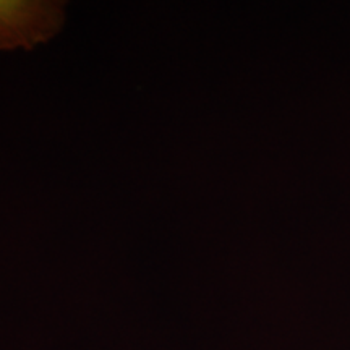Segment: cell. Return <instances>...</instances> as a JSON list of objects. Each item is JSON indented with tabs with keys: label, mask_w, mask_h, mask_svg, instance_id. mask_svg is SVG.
Masks as SVG:
<instances>
[{
	"label": "cell",
	"mask_w": 350,
	"mask_h": 350,
	"mask_svg": "<svg viewBox=\"0 0 350 350\" xmlns=\"http://www.w3.org/2000/svg\"><path fill=\"white\" fill-rule=\"evenodd\" d=\"M67 3L59 0H0V51H31L62 31Z\"/></svg>",
	"instance_id": "cell-1"
}]
</instances>
